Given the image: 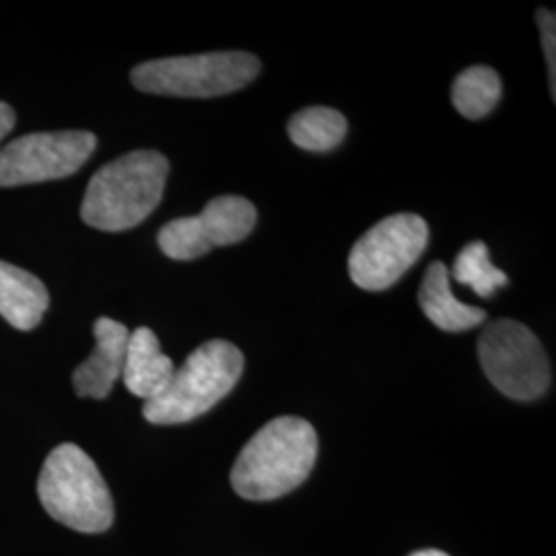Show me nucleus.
Masks as SVG:
<instances>
[{"instance_id": "1", "label": "nucleus", "mask_w": 556, "mask_h": 556, "mask_svg": "<svg viewBox=\"0 0 556 556\" xmlns=\"http://www.w3.org/2000/svg\"><path fill=\"white\" fill-rule=\"evenodd\" d=\"M316 459V429L303 418L278 417L245 443L231 470V484L239 497L273 501L305 482Z\"/></svg>"}, {"instance_id": "2", "label": "nucleus", "mask_w": 556, "mask_h": 556, "mask_svg": "<svg viewBox=\"0 0 556 556\" xmlns=\"http://www.w3.org/2000/svg\"><path fill=\"white\" fill-rule=\"evenodd\" d=\"M167 176L169 161L157 151H132L110 161L89 179L80 219L108 233L128 231L160 206Z\"/></svg>"}, {"instance_id": "3", "label": "nucleus", "mask_w": 556, "mask_h": 556, "mask_svg": "<svg viewBox=\"0 0 556 556\" xmlns=\"http://www.w3.org/2000/svg\"><path fill=\"white\" fill-rule=\"evenodd\" d=\"M38 497L48 516L75 532L101 534L114 523V498L100 468L75 443H62L48 454Z\"/></svg>"}, {"instance_id": "4", "label": "nucleus", "mask_w": 556, "mask_h": 556, "mask_svg": "<svg viewBox=\"0 0 556 556\" xmlns=\"http://www.w3.org/2000/svg\"><path fill=\"white\" fill-rule=\"evenodd\" d=\"M243 355L227 340H208L174 371L169 386L144 402L142 417L153 425H181L208 413L227 396L241 374Z\"/></svg>"}, {"instance_id": "5", "label": "nucleus", "mask_w": 556, "mask_h": 556, "mask_svg": "<svg viewBox=\"0 0 556 556\" xmlns=\"http://www.w3.org/2000/svg\"><path fill=\"white\" fill-rule=\"evenodd\" d=\"M260 60L248 52H211L139 64L130 79L142 93L167 98H219L258 77Z\"/></svg>"}, {"instance_id": "6", "label": "nucleus", "mask_w": 556, "mask_h": 556, "mask_svg": "<svg viewBox=\"0 0 556 556\" xmlns=\"http://www.w3.org/2000/svg\"><path fill=\"white\" fill-rule=\"evenodd\" d=\"M478 361L501 394L519 402L542 396L551 386V363L536 334L516 319H497L478 338Z\"/></svg>"}, {"instance_id": "7", "label": "nucleus", "mask_w": 556, "mask_h": 556, "mask_svg": "<svg viewBox=\"0 0 556 556\" xmlns=\"http://www.w3.org/2000/svg\"><path fill=\"white\" fill-rule=\"evenodd\" d=\"M429 243V225L413 213L379 220L349 254V275L358 289L386 291L404 277Z\"/></svg>"}, {"instance_id": "8", "label": "nucleus", "mask_w": 556, "mask_h": 556, "mask_svg": "<svg viewBox=\"0 0 556 556\" xmlns=\"http://www.w3.org/2000/svg\"><path fill=\"white\" fill-rule=\"evenodd\" d=\"M98 147L87 130L34 132L0 149V188L41 184L77 174Z\"/></svg>"}, {"instance_id": "9", "label": "nucleus", "mask_w": 556, "mask_h": 556, "mask_svg": "<svg viewBox=\"0 0 556 556\" xmlns=\"http://www.w3.org/2000/svg\"><path fill=\"white\" fill-rule=\"evenodd\" d=\"M258 220L256 206L243 197H217L197 217L169 220L161 227L157 243L172 260H197L215 248L248 238Z\"/></svg>"}, {"instance_id": "10", "label": "nucleus", "mask_w": 556, "mask_h": 556, "mask_svg": "<svg viewBox=\"0 0 556 556\" xmlns=\"http://www.w3.org/2000/svg\"><path fill=\"white\" fill-rule=\"evenodd\" d=\"M96 349L73 374V386L79 397L103 400L122 378L130 330L116 319L100 318L93 326Z\"/></svg>"}, {"instance_id": "11", "label": "nucleus", "mask_w": 556, "mask_h": 556, "mask_svg": "<svg viewBox=\"0 0 556 556\" xmlns=\"http://www.w3.org/2000/svg\"><path fill=\"white\" fill-rule=\"evenodd\" d=\"M174 363L161 351L157 334L142 326L130 332L122 379L132 396L155 400L174 378Z\"/></svg>"}, {"instance_id": "12", "label": "nucleus", "mask_w": 556, "mask_h": 556, "mask_svg": "<svg viewBox=\"0 0 556 556\" xmlns=\"http://www.w3.org/2000/svg\"><path fill=\"white\" fill-rule=\"evenodd\" d=\"M418 303L422 314L443 332H466L486 319L484 309L468 305L454 295L450 268L443 262L429 264L420 282Z\"/></svg>"}, {"instance_id": "13", "label": "nucleus", "mask_w": 556, "mask_h": 556, "mask_svg": "<svg viewBox=\"0 0 556 556\" xmlns=\"http://www.w3.org/2000/svg\"><path fill=\"white\" fill-rule=\"evenodd\" d=\"M48 307L50 295L40 278L0 260V316L27 332L40 326Z\"/></svg>"}, {"instance_id": "14", "label": "nucleus", "mask_w": 556, "mask_h": 556, "mask_svg": "<svg viewBox=\"0 0 556 556\" xmlns=\"http://www.w3.org/2000/svg\"><path fill=\"white\" fill-rule=\"evenodd\" d=\"M289 137L303 151L328 153L346 137V118L332 108H305L289 119Z\"/></svg>"}, {"instance_id": "15", "label": "nucleus", "mask_w": 556, "mask_h": 556, "mask_svg": "<svg viewBox=\"0 0 556 556\" xmlns=\"http://www.w3.org/2000/svg\"><path fill=\"white\" fill-rule=\"evenodd\" d=\"M503 93L497 71L491 66H472L457 75L452 87V101L457 112L468 119L489 116Z\"/></svg>"}, {"instance_id": "16", "label": "nucleus", "mask_w": 556, "mask_h": 556, "mask_svg": "<svg viewBox=\"0 0 556 556\" xmlns=\"http://www.w3.org/2000/svg\"><path fill=\"white\" fill-rule=\"evenodd\" d=\"M452 277L456 278L459 285L470 287L478 298H491L497 289L509 282L507 275L489 258V248L482 241L468 243L457 254Z\"/></svg>"}, {"instance_id": "17", "label": "nucleus", "mask_w": 556, "mask_h": 556, "mask_svg": "<svg viewBox=\"0 0 556 556\" xmlns=\"http://www.w3.org/2000/svg\"><path fill=\"white\" fill-rule=\"evenodd\" d=\"M538 25H540V36H542V50L548 64V80H551V96L556 98V17L553 11L540 9L536 13Z\"/></svg>"}, {"instance_id": "18", "label": "nucleus", "mask_w": 556, "mask_h": 556, "mask_svg": "<svg viewBox=\"0 0 556 556\" xmlns=\"http://www.w3.org/2000/svg\"><path fill=\"white\" fill-rule=\"evenodd\" d=\"M15 122H17V118H15L13 108H11L9 103H2V101H0V140L13 132Z\"/></svg>"}, {"instance_id": "19", "label": "nucleus", "mask_w": 556, "mask_h": 556, "mask_svg": "<svg viewBox=\"0 0 556 556\" xmlns=\"http://www.w3.org/2000/svg\"><path fill=\"white\" fill-rule=\"evenodd\" d=\"M410 556H450L445 555V553H441V551H418L415 555Z\"/></svg>"}]
</instances>
